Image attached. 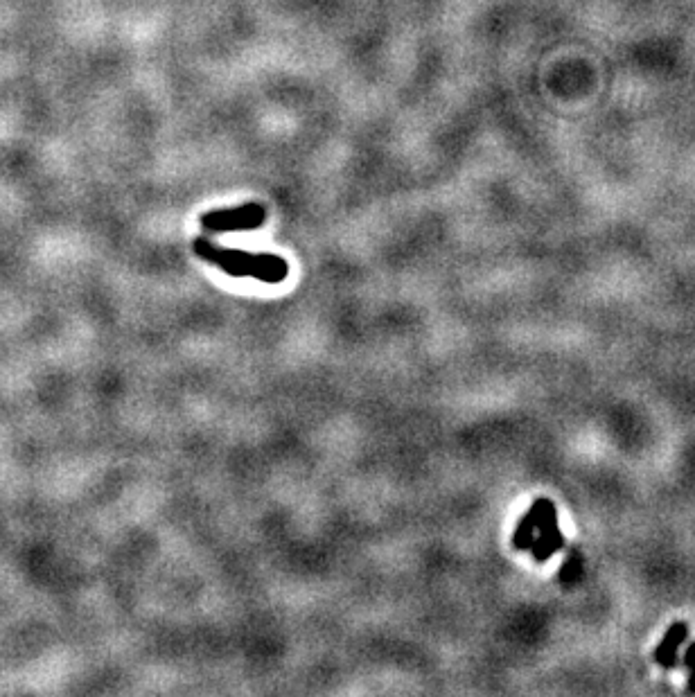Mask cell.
Segmentation results:
<instances>
[{"mask_svg": "<svg viewBox=\"0 0 695 697\" xmlns=\"http://www.w3.org/2000/svg\"><path fill=\"white\" fill-rule=\"evenodd\" d=\"M686 637H689V625H686L684 621H675V623L668 625V630L664 634L662 643H659L657 650H655V661H657V664L662 666V668H666V670L680 666L677 652H680Z\"/></svg>", "mask_w": 695, "mask_h": 697, "instance_id": "3", "label": "cell"}, {"mask_svg": "<svg viewBox=\"0 0 695 697\" xmlns=\"http://www.w3.org/2000/svg\"><path fill=\"white\" fill-rule=\"evenodd\" d=\"M680 666L689 670V684H686V691L695 693V641L691 643L689 648H686L684 657L680 659Z\"/></svg>", "mask_w": 695, "mask_h": 697, "instance_id": "6", "label": "cell"}, {"mask_svg": "<svg viewBox=\"0 0 695 697\" xmlns=\"http://www.w3.org/2000/svg\"><path fill=\"white\" fill-rule=\"evenodd\" d=\"M538 515H540V499L535 501L533 508L522 517V522L515 528L513 546L517 551H529L535 540V531H538Z\"/></svg>", "mask_w": 695, "mask_h": 697, "instance_id": "4", "label": "cell"}, {"mask_svg": "<svg viewBox=\"0 0 695 697\" xmlns=\"http://www.w3.org/2000/svg\"><path fill=\"white\" fill-rule=\"evenodd\" d=\"M192 249L201 260L215 264L217 269H222L233 278H255L269 282V285H278L289 276V264L280 255L224 249V246L213 244L206 237L192 242Z\"/></svg>", "mask_w": 695, "mask_h": 697, "instance_id": "1", "label": "cell"}, {"mask_svg": "<svg viewBox=\"0 0 695 697\" xmlns=\"http://www.w3.org/2000/svg\"><path fill=\"white\" fill-rule=\"evenodd\" d=\"M565 546V540H562V533L556 535H540L538 540H533V558L535 562H547L553 553Z\"/></svg>", "mask_w": 695, "mask_h": 697, "instance_id": "5", "label": "cell"}, {"mask_svg": "<svg viewBox=\"0 0 695 697\" xmlns=\"http://www.w3.org/2000/svg\"><path fill=\"white\" fill-rule=\"evenodd\" d=\"M267 219V210L260 204H244L235 208H219L201 215V226L208 233H237V231H253L260 228Z\"/></svg>", "mask_w": 695, "mask_h": 697, "instance_id": "2", "label": "cell"}, {"mask_svg": "<svg viewBox=\"0 0 695 697\" xmlns=\"http://www.w3.org/2000/svg\"><path fill=\"white\" fill-rule=\"evenodd\" d=\"M580 571H583V564H580L578 555H571L569 562H567V564H562L560 580H562V582H567V585H571V582H576V580L580 578Z\"/></svg>", "mask_w": 695, "mask_h": 697, "instance_id": "7", "label": "cell"}]
</instances>
